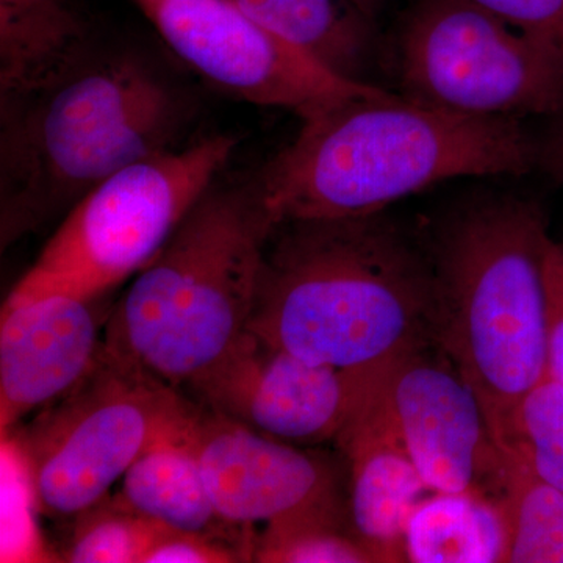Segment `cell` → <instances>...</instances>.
Here are the masks:
<instances>
[{"label":"cell","instance_id":"1","mask_svg":"<svg viewBox=\"0 0 563 563\" xmlns=\"http://www.w3.org/2000/svg\"><path fill=\"white\" fill-rule=\"evenodd\" d=\"M424 240L380 213L277 224L250 331L303 361L384 374L433 343Z\"/></svg>","mask_w":563,"mask_h":563},{"label":"cell","instance_id":"2","mask_svg":"<svg viewBox=\"0 0 563 563\" xmlns=\"http://www.w3.org/2000/svg\"><path fill=\"white\" fill-rule=\"evenodd\" d=\"M539 144L514 117H476L384 91L303 121L250 181L274 224L380 213L468 176H520Z\"/></svg>","mask_w":563,"mask_h":563},{"label":"cell","instance_id":"3","mask_svg":"<svg viewBox=\"0 0 563 563\" xmlns=\"http://www.w3.org/2000/svg\"><path fill=\"white\" fill-rule=\"evenodd\" d=\"M433 277V343L483 404L499 448L515 410L548 376L542 207L506 192L459 203L424 236Z\"/></svg>","mask_w":563,"mask_h":563},{"label":"cell","instance_id":"4","mask_svg":"<svg viewBox=\"0 0 563 563\" xmlns=\"http://www.w3.org/2000/svg\"><path fill=\"white\" fill-rule=\"evenodd\" d=\"M274 228L250 181L211 185L107 314L103 350L187 390L247 331Z\"/></svg>","mask_w":563,"mask_h":563},{"label":"cell","instance_id":"5","mask_svg":"<svg viewBox=\"0 0 563 563\" xmlns=\"http://www.w3.org/2000/svg\"><path fill=\"white\" fill-rule=\"evenodd\" d=\"M176 95L132 58L90 60L52 87L2 99L0 232L10 246L114 173L169 151Z\"/></svg>","mask_w":563,"mask_h":563},{"label":"cell","instance_id":"6","mask_svg":"<svg viewBox=\"0 0 563 563\" xmlns=\"http://www.w3.org/2000/svg\"><path fill=\"white\" fill-rule=\"evenodd\" d=\"M217 135L125 166L65 214L3 306L49 295L96 301L135 277L163 250L232 157Z\"/></svg>","mask_w":563,"mask_h":563},{"label":"cell","instance_id":"7","mask_svg":"<svg viewBox=\"0 0 563 563\" xmlns=\"http://www.w3.org/2000/svg\"><path fill=\"white\" fill-rule=\"evenodd\" d=\"M198 404L101 350L90 373L3 437L20 455L36 506L74 518L110 495L155 442L190 424Z\"/></svg>","mask_w":563,"mask_h":563},{"label":"cell","instance_id":"8","mask_svg":"<svg viewBox=\"0 0 563 563\" xmlns=\"http://www.w3.org/2000/svg\"><path fill=\"white\" fill-rule=\"evenodd\" d=\"M404 96L437 109L514 117L563 109V55L466 0H417L398 40Z\"/></svg>","mask_w":563,"mask_h":563},{"label":"cell","instance_id":"9","mask_svg":"<svg viewBox=\"0 0 563 563\" xmlns=\"http://www.w3.org/2000/svg\"><path fill=\"white\" fill-rule=\"evenodd\" d=\"M141 7L177 57L254 106L290 110L303 122L385 91L333 73L231 0H154Z\"/></svg>","mask_w":563,"mask_h":563},{"label":"cell","instance_id":"10","mask_svg":"<svg viewBox=\"0 0 563 563\" xmlns=\"http://www.w3.org/2000/svg\"><path fill=\"white\" fill-rule=\"evenodd\" d=\"M385 373L344 372L303 361L247 329L187 391L211 412L269 439L306 446L336 443Z\"/></svg>","mask_w":563,"mask_h":563},{"label":"cell","instance_id":"11","mask_svg":"<svg viewBox=\"0 0 563 563\" xmlns=\"http://www.w3.org/2000/svg\"><path fill=\"white\" fill-rule=\"evenodd\" d=\"M380 401L432 492L490 496L504 451L483 404L437 344L410 352L385 373Z\"/></svg>","mask_w":563,"mask_h":563},{"label":"cell","instance_id":"12","mask_svg":"<svg viewBox=\"0 0 563 563\" xmlns=\"http://www.w3.org/2000/svg\"><path fill=\"white\" fill-rule=\"evenodd\" d=\"M190 439L211 501L225 523L252 529L303 515H343L339 477L318 455L199 404Z\"/></svg>","mask_w":563,"mask_h":563},{"label":"cell","instance_id":"13","mask_svg":"<svg viewBox=\"0 0 563 563\" xmlns=\"http://www.w3.org/2000/svg\"><path fill=\"white\" fill-rule=\"evenodd\" d=\"M101 299L49 295L2 307L0 431L57 401L90 373L102 350Z\"/></svg>","mask_w":563,"mask_h":563},{"label":"cell","instance_id":"14","mask_svg":"<svg viewBox=\"0 0 563 563\" xmlns=\"http://www.w3.org/2000/svg\"><path fill=\"white\" fill-rule=\"evenodd\" d=\"M379 390L335 444L350 463L352 532L374 562H407V521L432 490L388 420Z\"/></svg>","mask_w":563,"mask_h":563},{"label":"cell","instance_id":"15","mask_svg":"<svg viewBox=\"0 0 563 563\" xmlns=\"http://www.w3.org/2000/svg\"><path fill=\"white\" fill-rule=\"evenodd\" d=\"M191 421L147 448L125 472L117 496L135 512L174 531L224 537L254 554L257 533L225 523L214 509L191 443Z\"/></svg>","mask_w":563,"mask_h":563},{"label":"cell","instance_id":"16","mask_svg":"<svg viewBox=\"0 0 563 563\" xmlns=\"http://www.w3.org/2000/svg\"><path fill=\"white\" fill-rule=\"evenodd\" d=\"M266 31L351 80H362L374 49V20L352 0H231Z\"/></svg>","mask_w":563,"mask_h":563},{"label":"cell","instance_id":"17","mask_svg":"<svg viewBox=\"0 0 563 563\" xmlns=\"http://www.w3.org/2000/svg\"><path fill=\"white\" fill-rule=\"evenodd\" d=\"M404 551L413 563L504 562L501 509L483 493L432 492L410 514Z\"/></svg>","mask_w":563,"mask_h":563},{"label":"cell","instance_id":"18","mask_svg":"<svg viewBox=\"0 0 563 563\" xmlns=\"http://www.w3.org/2000/svg\"><path fill=\"white\" fill-rule=\"evenodd\" d=\"M492 498L501 509L509 563H563V492L515 451L503 450Z\"/></svg>","mask_w":563,"mask_h":563},{"label":"cell","instance_id":"19","mask_svg":"<svg viewBox=\"0 0 563 563\" xmlns=\"http://www.w3.org/2000/svg\"><path fill=\"white\" fill-rule=\"evenodd\" d=\"M74 520L63 562L143 563L147 551L172 531L135 512L117 495H107Z\"/></svg>","mask_w":563,"mask_h":563},{"label":"cell","instance_id":"20","mask_svg":"<svg viewBox=\"0 0 563 563\" xmlns=\"http://www.w3.org/2000/svg\"><path fill=\"white\" fill-rule=\"evenodd\" d=\"M344 515H303L265 526L255 537L252 562L376 563L357 537L344 529Z\"/></svg>","mask_w":563,"mask_h":563},{"label":"cell","instance_id":"21","mask_svg":"<svg viewBox=\"0 0 563 563\" xmlns=\"http://www.w3.org/2000/svg\"><path fill=\"white\" fill-rule=\"evenodd\" d=\"M503 450L515 451L547 483L563 492V387L550 376L515 410Z\"/></svg>","mask_w":563,"mask_h":563},{"label":"cell","instance_id":"22","mask_svg":"<svg viewBox=\"0 0 563 563\" xmlns=\"http://www.w3.org/2000/svg\"><path fill=\"white\" fill-rule=\"evenodd\" d=\"M236 562H252L250 548L224 537L174 529L166 532L143 559V563Z\"/></svg>","mask_w":563,"mask_h":563},{"label":"cell","instance_id":"23","mask_svg":"<svg viewBox=\"0 0 563 563\" xmlns=\"http://www.w3.org/2000/svg\"><path fill=\"white\" fill-rule=\"evenodd\" d=\"M563 55V0H466Z\"/></svg>","mask_w":563,"mask_h":563},{"label":"cell","instance_id":"24","mask_svg":"<svg viewBox=\"0 0 563 563\" xmlns=\"http://www.w3.org/2000/svg\"><path fill=\"white\" fill-rule=\"evenodd\" d=\"M544 276L548 292V376L563 387V243L551 242Z\"/></svg>","mask_w":563,"mask_h":563},{"label":"cell","instance_id":"25","mask_svg":"<svg viewBox=\"0 0 563 563\" xmlns=\"http://www.w3.org/2000/svg\"><path fill=\"white\" fill-rule=\"evenodd\" d=\"M539 162L563 187V109L554 114L550 135L539 146Z\"/></svg>","mask_w":563,"mask_h":563},{"label":"cell","instance_id":"26","mask_svg":"<svg viewBox=\"0 0 563 563\" xmlns=\"http://www.w3.org/2000/svg\"><path fill=\"white\" fill-rule=\"evenodd\" d=\"M352 2H354L363 13L368 14L372 20L376 21L377 14H379L380 9H383L385 0H352Z\"/></svg>","mask_w":563,"mask_h":563},{"label":"cell","instance_id":"27","mask_svg":"<svg viewBox=\"0 0 563 563\" xmlns=\"http://www.w3.org/2000/svg\"><path fill=\"white\" fill-rule=\"evenodd\" d=\"M139 2H154V0H139Z\"/></svg>","mask_w":563,"mask_h":563}]
</instances>
